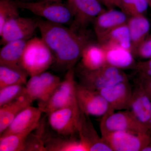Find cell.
I'll return each mask as SVG.
<instances>
[{"label":"cell","mask_w":151,"mask_h":151,"mask_svg":"<svg viewBox=\"0 0 151 151\" xmlns=\"http://www.w3.org/2000/svg\"><path fill=\"white\" fill-rule=\"evenodd\" d=\"M43 113L39 107L28 106L18 114L1 137L15 134L39 124L42 114Z\"/></svg>","instance_id":"5bb4252c"},{"label":"cell","mask_w":151,"mask_h":151,"mask_svg":"<svg viewBox=\"0 0 151 151\" xmlns=\"http://www.w3.org/2000/svg\"><path fill=\"white\" fill-rule=\"evenodd\" d=\"M80 68L77 74L79 84L97 92L119 82L128 81L127 75L122 69L108 64L95 70Z\"/></svg>","instance_id":"3957f363"},{"label":"cell","mask_w":151,"mask_h":151,"mask_svg":"<svg viewBox=\"0 0 151 151\" xmlns=\"http://www.w3.org/2000/svg\"><path fill=\"white\" fill-rule=\"evenodd\" d=\"M33 101L24 91L10 103L0 107V135L7 128L21 111L30 106Z\"/></svg>","instance_id":"2e32d148"},{"label":"cell","mask_w":151,"mask_h":151,"mask_svg":"<svg viewBox=\"0 0 151 151\" xmlns=\"http://www.w3.org/2000/svg\"><path fill=\"white\" fill-rule=\"evenodd\" d=\"M127 24L132 40V52L135 55L137 50L150 34V23L145 15L129 17Z\"/></svg>","instance_id":"e0dca14e"},{"label":"cell","mask_w":151,"mask_h":151,"mask_svg":"<svg viewBox=\"0 0 151 151\" xmlns=\"http://www.w3.org/2000/svg\"><path fill=\"white\" fill-rule=\"evenodd\" d=\"M59 136L44 139L46 151H89V147L79 139Z\"/></svg>","instance_id":"44dd1931"},{"label":"cell","mask_w":151,"mask_h":151,"mask_svg":"<svg viewBox=\"0 0 151 151\" xmlns=\"http://www.w3.org/2000/svg\"><path fill=\"white\" fill-rule=\"evenodd\" d=\"M135 55L145 59H151V32L138 47Z\"/></svg>","instance_id":"4dcf8cb0"},{"label":"cell","mask_w":151,"mask_h":151,"mask_svg":"<svg viewBox=\"0 0 151 151\" xmlns=\"http://www.w3.org/2000/svg\"><path fill=\"white\" fill-rule=\"evenodd\" d=\"M39 75L44 92V100L43 102L40 103H45L48 100L61 81L58 76L46 71L40 73Z\"/></svg>","instance_id":"f1b7e54d"},{"label":"cell","mask_w":151,"mask_h":151,"mask_svg":"<svg viewBox=\"0 0 151 151\" xmlns=\"http://www.w3.org/2000/svg\"><path fill=\"white\" fill-rule=\"evenodd\" d=\"M129 18L123 11L115 9L105 10L100 14L93 22L98 42L113 29L127 23Z\"/></svg>","instance_id":"4fadbf2b"},{"label":"cell","mask_w":151,"mask_h":151,"mask_svg":"<svg viewBox=\"0 0 151 151\" xmlns=\"http://www.w3.org/2000/svg\"><path fill=\"white\" fill-rule=\"evenodd\" d=\"M15 0H0V30L9 20L19 16Z\"/></svg>","instance_id":"4316f807"},{"label":"cell","mask_w":151,"mask_h":151,"mask_svg":"<svg viewBox=\"0 0 151 151\" xmlns=\"http://www.w3.org/2000/svg\"><path fill=\"white\" fill-rule=\"evenodd\" d=\"M149 126H151V120L150 122V124H149L148 127H149Z\"/></svg>","instance_id":"8d00e7d4"},{"label":"cell","mask_w":151,"mask_h":151,"mask_svg":"<svg viewBox=\"0 0 151 151\" xmlns=\"http://www.w3.org/2000/svg\"><path fill=\"white\" fill-rule=\"evenodd\" d=\"M31 0H26V1H30Z\"/></svg>","instance_id":"74e56055"},{"label":"cell","mask_w":151,"mask_h":151,"mask_svg":"<svg viewBox=\"0 0 151 151\" xmlns=\"http://www.w3.org/2000/svg\"><path fill=\"white\" fill-rule=\"evenodd\" d=\"M80 59L81 67L87 70H95L107 64L105 50L98 43L91 42L87 44Z\"/></svg>","instance_id":"d6986e66"},{"label":"cell","mask_w":151,"mask_h":151,"mask_svg":"<svg viewBox=\"0 0 151 151\" xmlns=\"http://www.w3.org/2000/svg\"><path fill=\"white\" fill-rule=\"evenodd\" d=\"M136 84L129 110L139 121L148 127L151 120V100L142 86Z\"/></svg>","instance_id":"9a60e30c"},{"label":"cell","mask_w":151,"mask_h":151,"mask_svg":"<svg viewBox=\"0 0 151 151\" xmlns=\"http://www.w3.org/2000/svg\"><path fill=\"white\" fill-rule=\"evenodd\" d=\"M39 125L21 132L1 137L0 151H24L27 139Z\"/></svg>","instance_id":"cb8c5ba5"},{"label":"cell","mask_w":151,"mask_h":151,"mask_svg":"<svg viewBox=\"0 0 151 151\" xmlns=\"http://www.w3.org/2000/svg\"><path fill=\"white\" fill-rule=\"evenodd\" d=\"M28 75L21 66L0 65V88L14 84L25 85Z\"/></svg>","instance_id":"603a6c76"},{"label":"cell","mask_w":151,"mask_h":151,"mask_svg":"<svg viewBox=\"0 0 151 151\" xmlns=\"http://www.w3.org/2000/svg\"><path fill=\"white\" fill-rule=\"evenodd\" d=\"M135 68L138 73L151 76V58L147 61L138 63L136 64Z\"/></svg>","instance_id":"1f68e13d"},{"label":"cell","mask_w":151,"mask_h":151,"mask_svg":"<svg viewBox=\"0 0 151 151\" xmlns=\"http://www.w3.org/2000/svg\"><path fill=\"white\" fill-rule=\"evenodd\" d=\"M66 5L73 16L70 28L76 31H84L99 15L105 10L98 0H67Z\"/></svg>","instance_id":"8992f818"},{"label":"cell","mask_w":151,"mask_h":151,"mask_svg":"<svg viewBox=\"0 0 151 151\" xmlns=\"http://www.w3.org/2000/svg\"><path fill=\"white\" fill-rule=\"evenodd\" d=\"M148 1L149 7L151 11V0H148Z\"/></svg>","instance_id":"e575fe53"},{"label":"cell","mask_w":151,"mask_h":151,"mask_svg":"<svg viewBox=\"0 0 151 151\" xmlns=\"http://www.w3.org/2000/svg\"><path fill=\"white\" fill-rule=\"evenodd\" d=\"M102 139L113 151H139L150 142L148 133L116 131L102 134Z\"/></svg>","instance_id":"9c48e42d"},{"label":"cell","mask_w":151,"mask_h":151,"mask_svg":"<svg viewBox=\"0 0 151 151\" xmlns=\"http://www.w3.org/2000/svg\"><path fill=\"white\" fill-rule=\"evenodd\" d=\"M38 19L18 17L6 22L0 30L1 44L4 45L12 41L27 40L38 28Z\"/></svg>","instance_id":"8fae6325"},{"label":"cell","mask_w":151,"mask_h":151,"mask_svg":"<svg viewBox=\"0 0 151 151\" xmlns=\"http://www.w3.org/2000/svg\"><path fill=\"white\" fill-rule=\"evenodd\" d=\"M32 133L26 141L24 151H46L42 138L43 132L37 134H34Z\"/></svg>","instance_id":"f546056e"},{"label":"cell","mask_w":151,"mask_h":151,"mask_svg":"<svg viewBox=\"0 0 151 151\" xmlns=\"http://www.w3.org/2000/svg\"><path fill=\"white\" fill-rule=\"evenodd\" d=\"M117 7L128 16L145 15L149 7L148 0H119Z\"/></svg>","instance_id":"d4e9b609"},{"label":"cell","mask_w":151,"mask_h":151,"mask_svg":"<svg viewBox=\"0 0 151 151\" xmlns=\"http://www.w3.org/2000/svg\"><path fill=\"white\" fill-rule=\"evenodd\" d=\"M54 62L53 55L42 38L27 41L20 65L28 75L31 77L45 72Z\"/></svg>","instance_id":"7a4b0ae2"},{"label":"cell","mask_w":151,"mask_h":151,"mask_svg":"<svg viewBox=\"0 0 151 151\" xmlns=\"http://www.w3.org/2000/svg\"><path fill=\"white\" fill-rule=\"evenodd\" d=\"M41 1H47L52 2H60L61 0H41Z\"/></svg>","instance_id":"836d02e7"},{"label":"cell","mask_w":151,"mask_h":151,"mask_svg":"<svg viewBox=\"0 0 151 151\" xmlns=\"http://www.w3.org/2000/svg\"><path fill=\"white\" fill-rule=\"evenodd\" d=\"M76 100L80 111L86 116H104L112 111L107 100L97 91L77 84Z\"/></svg>","instance_id":"30bf717a"},{"label":"cell","mask_w":151,"mask_h":151,"mask_svg":"<svg viewBox=\"0 0 151 151\" xmlns=\"http://www.w3.org/2000/svg\"><path fill=\"white\" fill-rule=\"evenodd\" d=\"M24 92L33 101L37 100L40 103L43 102L44 93L39 74L31 76L25 84Z\"/></svg>","instance_id":"484cf974"},{"label":"cell","mask_w":151,"mask_h":151,"mask_svg":"<svg viewBox=\"0 0 151 151\" xmlns=\"http://www.w3.org/2000/svg\"><path fill=\"white\" fill-rule=\"evenodd\" d=\"M102 46L105 50L107 64L121 69L136 66L134 55L129 50L116 45Z\"/></svg>","instance_id":"ac0fdd59"},{"label":"cell","mask_w":151,"mask_h":151,"mask_svg":"<svg viewBox=\"0 0 151 151\" xmlns=\"http://www.w3.org/2000/svg\"><path fill=\"white\" fill-rule=\"evenodd\" d=\"M42 38L53 55L54 64L58 69L73 68L81 58L85 46L92 42L86 30L76 31L63 24L38 19Z\"/></svg>","instance_id":"6da1fadb"},{"label":"cell","mask_w":151,"mask_h":151,"mask_svg":"<svg viewBox=\"0 0 151 151\" xmlns=\"http://www.w3.org/2000/svg\"><path fill=\"white\" fill-rule=\"evenodd\" d=\"M75 71L73 68L68 70L64 79L45 103H39V106L43 113L50 112L71 105H77Z\"/></svg>","instance_id":"277c9868"},{"label":"cell","mask_w":151,"mask_h":151,"mask_svg":"<svg viewBox=\"0 0 151 151\" xmlns=\"http://www.w3.org/2000/svg\"><path fill=\"white\" fill-rule=\"evenodd\" d=\"M98 43L102 46L116 45L132 52V40L127 23L113 29Z\"/></svg>","instance_id":"7402d4cb"},{"label":"cell","mask_w":151,"mask_h":151,"mask_svg":"<svg viewBox=\"0 0 151 151\" xmlns=\"http://www.w3.org/2000/svg\"><path fill=\"white\" fill-rule=\"evenodd\" d=\"M102 5L106 7L108 9H115L116 7V4L113 0H98Z\"/></svg>","instance_id":"d6a6232c"},{"label":"cell","mask_w":151,"mask_h":151,"mask_svg":"<svg viewBox=\"0 0 151 151\" xmlns=\"http://www.w3.org/2000/svg\"><path fill=\"white\" fill-rule=\"evenodd\" d=\"M27 40L12 41L4 45L0 51V65L19 66Z\"/></svg>","instance_id":"ffe728a7"},{"label":"cell","mask_w":151,"mask_h":151,"mask_svg":"<svg viewBox=\"0 0 151 151\" xmlns=\"http://www.w3.org/2000/svg\"><path fill=\"white\" fill-rule=\"evenodd\" d=\"M23 84H14L0 88V107L10 103L21 95L24 91Z\"/></svg>","instance_id":"83f0119b"},{"label":"cell","mask_w":151,"mask_h":151,"mask_svg":"<svg viewBox=\"0 0 151 151\" xmlns=\"http://www.w3.org/2000/svg\"><path fill=\"white\" fill-rule=\"evenodd\" d=\"M19 8L30 11L48 21L65 24L72 22L73 16L66 4L60 2L41 1L38 2L15 0Z\"/></svg>","instance_id":"5b68a950"},{"label":"cell","mask_w":151,"mask_h":151,"mask_svg":"<svg viewBox=\"0 0 151 151\" xmlns=\"http://www.w3.org/2000/svg\"><path fill=\"white\" fill-rule=\"evenodd\" d=\"M101 134L116 131L147 133L148 127L142 124L129 109L115 113L110 111L103 116L100 124Z\"/></svg>","instance_id":"ba28073f"},{"label":"cell","mask_w":151,"mask_h":151,"mask_svg":"<svg viewBox=\"0 0 151 151\" xmlns=\"http://www.w3.org/2000/svg\"><path fill=\"white\" fill-rule=\"evenodd\" d=\"M113 1H114L115 4H116V7H117V5H118V2H119V0H113Z\"/></svg>","instance_id":"d590c367"},{"label":"cell","mask_w":151,"mask_h":151,"mask_svg":"<svg viewBox=\"0 0 151 151\" xmlns=\"http://www.w3.org/2000/svg\"><path fill=\"white\" fill-rule=\"evenodd\" d=\"M81 114L78 104L64 107L47 114L48 123L59 136L70 137L78 133Z\"/></svg>","instance_id":"52a82bcc"},{"label":"cell","mask_w":151,"mask_h":151,"mask_svg":"<svg viewBox=\"0 0 151 151\" xmlns=\"http://www.w3.org/2000/svg\"><path fill=\"white\" fill-rule=\"evenodd\" d=\"M98 92L107 100L112 111L130 109L133 89L129 81L119 82Z\"/></svg>","instance_id":"7c38bea8"}]
</instances>
